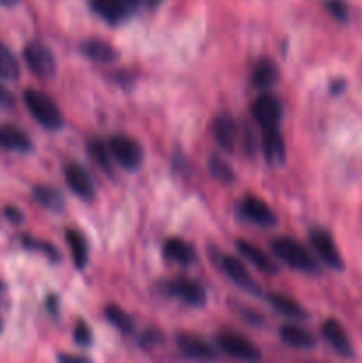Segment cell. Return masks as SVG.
<instances>
[{"label": "cell", "mask_w": 362, "mask_h": 363, "mask_svg": "<svg viewBox=\"0 0 362 363\" xmlns=\"http://www.w3.org/2000/svg\"><path fill=\"white\" fill-rule=\"evenodd\" d=\"M163 255L169 261L177 262V264L190 266L197 261V252L192 247L188 241L181 240V238H170L163 245Z\"/></svg>", "instance_id": "d6986e66"}, {"label": "cell", "mask_w": 362, "mask_h": 363, "mask_svg": "<svg viewBox=\"0 0 362 363\" xmlns=\"http://www.w3.org/2000/svg\"><path fill=\"white\" fill-rule=\"evenodd\" d=\"M109 149L112 158L126 170H137L144 160L142 145L128 135H114L109 140Z\"/></svg>", "instance_id": "277c9868"}, {"label": "cell", "mask_w": 362, "mask_h": 363, "mask_svg": "<svg viewBox=\"0 0 362 363\" xmlns=\"http://www.w3.org/2000/svg\"><path fill=\"white\" fill-rule=\"evenodd\" d=\"M66 243L71 248V259L78 269H84L89 259V247L85 241L84 234L75 229L66 230Z\"/></svg>", "instance_id": "cb8c5ba5"}, {"label": "cell", "mask_w": 362, "mask_h": 363, "mask_svg": "<svg viewBox=\"0 0 362 363\" xmlns=\"http://www.w3.org/2000/svg\"><path fill=\"white\" fill-rule=\"evenodd\" d=\"M23 101L27 105L28 112L32 113V117L43 128H46V130H59V128H62V113H60L57 103L48 94L38 91V89H27L23 92Z\"/></svg>", "instance_id": "6da1fadb"}, {"label": "cell", "mask_w": 362, "mask_h": 363, "mask_svg": "<svg viewBox=\"0 0 362 363\" xmlns=\"http://www.w3.org/2000/svg\"><path fill=\"white\" fill-rule=\"evenodd\" d=\"M279 335L284 344H287L290 347H295V350L309 351L316 346L314 335H311L307 330L300 328L297 325H283L279 330Z\"/></svg>", "instance_id": "44dd1931"}, {"label": "cell", "mask_w": 362, "mask_h": 363, "mask_svg": "<svg viewBox=\"0 0 362 363\" xmlns=\"http://www.w3.org/2000/svg\"><path fill=\"white\" fill-rule=\"evenodd\" d=\"M272 250L277 257L283 262H286L290 268L298 269V272L304 273H318L319 266L314 261L311 254L305 250V247H302L298 241L291 240V238L280 236L277 240L272 241Z\"/></svg>", "instance_id": "7a4b0ae2"}, {"label": "cell", "mask_w": 362, "mask_h": 363, "mask_svg": "<svg viewBox=\"0 0 362 363\" xmlns=\"http://www.w3.org/2000/svg\"><path fill=\"white\" fill-rule=\"evenodd\" d=\"M0 147L13 152H28L32 149V142L21 128L4 124L0 126Z\"/></svg>", "instance_id": "e0dca14e"}, {"label": "cell", "mask_w": 362, "mask_h": 363, "mask_svg": "<svg viewBox=\"0 0 362 363\" xmlns=\"http://www.w3.org/2000/svg\"><path fill=\"white\" fill-rule=\"evenodd\" d=\"M0 332H2V319H0Z\"/></svg>", "instance_id": "b9f144b4"}, {"label": "cell", "mask_w": 362, "mask_h": 363, "mask_svg": "<svg viewBox=\"0 0 362 363\" xmlns=\"http://www.w3.org/2000/svg\"><path fill=\"white\" fill-rule=\"evenodd\" d=\"M20 62L14 57V53L11 52L9 46L0 43V78L14 82L20 78Z\"/></svg>", "instance_id": "484cf974"}, {"label": "cell", "mask_w": 362, "mask_h": 363, "mask_svg": "<svg viewBox=\"0 0 362 363\" xmlns=\"http://www.w3.org/2000/svg\"><path fill=\"white\" fill-rule=\"evenodd\" d=\"M34 199L41 206H45L50 211H62L64 206H66V201H64L62 194H60L57 188L46 186V184H39V186L34 188Z\"/></svg>", "instance_id": "d4e9b609"}, {"label": "cell", "mask_w": 362, "mask_h": 363, "mask_svg": "<svg viewBox=\"0 0 362 363\" xmlns=\"http://www.w3.org/2000/svg\"><path fill=\"white\" fill-rule=\"evenodd\" d=\"M277 80H279V69H277L273 60L261 59L259 62H256L254 69H252V84L256 87L266 91V89L273 87Z\"/></svg>", "instance_id": "603a6c76"}, {"label": "cell", "mask_w": 362, "mask_h": 363, "mask_svg": "<svg viewBox=\"0 0 362 363\" xmlns=\"http://www.w3.org/2000/svg\"><path fill=\"white\" fill-rule=\"evenodd\" d=\"M208 170L216 181L224 184H233L234 183V170L227 162H224L220 156H209L208 160Z\"/></svg>", "instance_id": "83f0119b"}, {"label": "cell", "mask_w": 362, "mask_h": 363, "mask_svg": "<svg viewBox=\"0 0 362 363\" xmlns=\"http://www.w3.org/2000/svg\"><path fill=\"white\" fill-rule=\"evenodd\" d=\"M92 9L106 23L116 25L128 16L131 4L128 0H92Z\"/></svg>", "instance_id": "2e32d148"}, {"label": "cell", "mask_w": 362, "mask_h": 363, "mask_svg": "<svg viewBox=\"0 0 362 363\" xmlns=\"http://www.w3.org/2000/svg\"><path fill=\"white\" fill-rule=\"evenodd\" d=\"M268 301L277 312H280V314L286 315V318L295 319V321H300V319L309 318V314L302 308V305L298 303V301H295L293 298L287 296V294L273 293L268 296Z\"/></svg>", "instance_id": "7402d4cb"}, {"label": "cell", "mask_w": 362, "mask_h": 363, "mask_svg": "<svg viewBox=\"0 0 362 363\" xmlns=\"http://www.w3.org/2000/svg\"><path fill=\"white\" fill-rule=\"evenodd\" d=\"M20 0H0V6L4 7H14Z\"/></svg>", "instance_id": "f35d334b"}, {"label": "cell", "mask_w": 362, "mask_h": 363, "mask_svg": "<svg viewBox=\"0 0 362 363\" xmlns=\"http://www.w3.org/2000/svg\"><path fill=\"white\" fill-rule=\"evenodd\" d=\"M309 241H311L312 248L316 250V254L322 257V261L325 262L329 268L332 269H343L344 262L341 257L339 250H337L336 243H334L332 236H330L329 230L325 229H312L309 233Z\"/></svg>", "instance_id": "52a82bcc"}, {"label": "cell", "mask_w": 362, "mask_h": 363, "mask_svg": "<svg viewBox=\"0 0 362 363\" xmlns=\"http://www.w3.org/2000/svg\"><path fill=\"white\" fill-rule=\"evenodd\" d=\"M23 245L28 248V250H38V252H43V254L46 255V257L50 259V261H55L59 262L60 261V254L59 250H57L53 245L50 243H45V241H38V240H32V238H23Z\"/></svg>", "instance_id": "f546056e"}, {"label": "cell", "mask_w": 362, "mask_h": 363, "mask_svg": "<svg viewBox=\"0 0 362 363\" xmlns=\"http://www.w3.org/2000/svg\"><path fill=\"white\" fill-rule=\"evenodd\" d=\"M23 59L35 77L50 80L57 73V60L52 50L41 41H31L23 48Z\"/></svg>", "instance_id": "3957f363"}, {"label": "cell", "mask_w": 362, "mask_h": 363, "mask_svg": "<svg viewBox=\"0 0 362 363\" xmlns=\"http://www.w3.org/2000/svg\"><path fill=\"white\" fill-rule=\"evenodd\" d=\"M162 2H163V0H148V6L153 9V7H158Z\"/></svg>", "instance_id": "ab89813d"}, {"label": "cell", "mask_w": 362, "mask_h": 363, "mask_svg": "<svg viewBox=\"0 0 362 363\" xmlns=\"http://www.w3.org/2000/svg\"><path fill=\"white\" fill-rule=\"evenodd\" d=\"M13 105V96H11V92L7 91V89H4L2 85H0V106H11Z\"/></svg>", "instance_id": "e575fe53"}, {"label": "cell", "mask_w": 362, "mask_h": 363, "mask_svg": "<svg viewBox=\"0 0 362 363\" xmlns=\"http://www.w3.org/2000/svg\"><path fill=\"white\" fill-rule=\"evenodd\" d=\"M73 337H75V342H77L80 347L91 346V344H92L91 326H89L87 323L84 321V319H80V321L77 323V326H75Z\"/></svg>", "instance_id": "4dcf8cb0"}, {"label": "cell", "mask_w": 362, "mask_h": 363, "mask_svg": "<svg viewBox=\"0 0 362 363\" xmlns=\"http://www.w3.org/2000/svg\"><path fill=\"white\" fill-rule=\"evenodd\" d=\"M60 362H89V358L75 357V354H59Z\"/></svg>", "instance_id": "8d00e7d4"}, {"label": "cell", "mask_w": 362, "mask_h": 363, "mask_svg": "<svg viewBox=\"0 0 362 363\" xmlns=\"http://www.w3.org/2000/svg\"><path fill=\"white\" fill-rule=\"evenodd\" d=\"M213 137H215L216 144L226 151H234L238 142V124L233 117L220 116L213 121Z\"/></svg>", "instance_id": "9a60e30c"}, {"label": "cell", "mask_w": 362, "mask_h": 363, "mask_svg": "<svg viewBox=\"0 0 362 363\" xmlns=\"http://www.w3.org/2000/svg\"><path fill=\"white\" fill-rule=\"evenodd\" d=\"M252 117L263 128H277L283 119V105L273 94H261L252 105Z\"/></svg>", "instance_id": "ba28073f"}, {"label": "cell", "mask_w": 362, "mask_h": 363, "mask_svg": "<svg viewBox=\"0 0 362 363\" xmlns=\"http://www.w3.org/2000/svg\"><path fill=\"white\" fill-rule=\"evenodd\" d=\"M165 293L169 296H176L192 307H202L206 303V289L195 280L187 277H177L165 284Z\"/></svg>", "instance_id": "8992f818"}, {"label": "cell", "mask_w": 362, "mask_h": 363, "mask_svg": "<svg viewBox=\"0 0 362 363\" xmlns=\"http://www.w3.org/2000/svg\"><path fill=\"white\" fill-rule=\"evenodd\" d=\"M325 6H327V11H329L336 20L339 21L348 20V6L344 0H327Z\"/></svg>", "instance_id": "1f68e13d"}, {"label": "cell", "mask_w": 362, "mask_h": 363, "mask_svg": "<svg viewBox=\"0 0 362 363\" xmlns=\"http://www.w3.org/2000/svg\"><path fill=\"white\" fill-rule=\"evenodd\" d=\"M4 215H6L7 220H9V222H13V223L23 222V213H21L18 208H13V206H7L6 211H4Z\"/></svg>", "instance_id": "836d02e7"}, {"label": "cell", "mask_w": 362, "mask_h": 363, "mask_svg": "<svg viewBox=\"0 0 362 363\" xmlns=\"http://www.w3.org/2000/svg\"><path fill=\"white\" fill-rule=\"evenodd\" d=\"M89 155H91V158L94 160L105 172H114L112 155H110L109 144H103L102 140H91L89 142Z\"/></svg>", "instance_id": "f1b7e54d"}, {"label": "cell", "mask_w": 362, "mask_h": 363, "mask_svg": "<svg viewBox=\"0 0 362 363\" xmlns=\"http://www.w3.org/2000/svg\"><path fill=\"white\" fill-rule=\"evenodd\" d=\"M344 85L346 84H344L343 80H337V82H334L332 87H330V91H332V94H339V92L344 89Z\"/></svg>", "instance_id": "74e56055"}, {"label": "cell", "mask_w": 362, "mask_h": 363, "mask_svg": "<svg viewBox=\"0 0 362 363\" xmlns=\"http://www.w3.org/2000/svg\"><path fill=\"white\" fill-rule=\"evenodd\" d=\"M128 2H130V4H131V7H135V6H137V4H138V2H141V0H128Z\"/></svg>", "instance_id": "60d3db41"}, {"label": "cell", "mask_w": 362, "mask_h": 363, "mask_svg": "<svg viewBox=\"0 0 362 363\" xmlns=\"http://www.w3.org/2000/svg\"><path fill=\"white\" fill-rule=\"evenodd\" d=\"M220 264H222L224 273L236 284L240 289H243L245 293L254 294V296H259L261 294V287L259 284L252 279V275L248 273V269L241 264V261H238L233 255H224L220 259Z\"/></svg>", "instance_id": "9c48e42d"}, {"label": "cell", "mask_w": 362, "mask_h": 363, "mask_svg": "<svg viewBox=\"0 0 362 363\" xmlns=\"http://www.w3.org/2000/svg\"><path fill=\"white\" fill-rule=\"evenodd\" d=\"M241 213L247 216L248 220H252L254 223L263 227H272L277 223L275 213L270 209V206L266 202H263L261 199L256 197V195H247L241 202Z\"/></svg>", "instance_id": "5bb4252c"}, {"label": "cell", "mask_w": 362, "mask_h": 363, "mask_svg": "<svg viewBox=\"0 0 362 363\" xmlns=\"http://www.w3.org/2000/svg\"><path fill=\"white\" fill-rule=\"evenodd\" d=\"M80 50L87 59L98 64H112L119 59V52L103 39H87V41L82 43Z\"/></svg>", "instance_id": "ac0fdd59"}, {"label": "cell", "mask_w": 362, "mask_h": 363, "mask_svg": "<svg viewBox=\"0 0 362 363\" xmlns=\"http://www.w3.org/2000/svg\"><path fill=\"white\" fill-rule=\"evenodd\" d=\"M322 335L325 337L327 342L330 344V347H332L339 357H353V346H351L350 339H348L346 332H344V328L341 326L339 321H336V319H327L322 325Z\"/></svg>", "instance_id": "4fadbf2b"}, {"label": "cell", "mask_w": 362, "mask_h": 363, "mask_svg": "<svg viewBox=\"0 0 362 363\" xmlns=\"http://www.w3.org/2000/svg\"><path fill=\"white\" fill-rule=\"evenodd\" d=\"M176 346L185 357L195 358V360H215L219 357L212 344L192 333H177Z\"/></svg>", "instance_id": "8fae6325"}, {"label": "cell", "mask_w": 362, "mask_h": 363, "mask_svg": "<svg viewBox=\"0 0 362 363\" xmlns=\"http://www.w3.org/2000/svg\"><path fill=\"white\" fill-rule=\"evenodd\" d=\"M46 305H48L50 312H57L59 311V298H57L55 294H50V296L46 298Z\"/></svg>", "instance_id": "d590c367"}, {"label": "cell", "mask_w": 362, "mask_h": 363, "mask_svg": "<svg viewBox=\"0 0 362 363\" xmlns=\"http://www.w3.org/2000/svg\"><path fill=\"white\" fill-rule=\"evenodd\" d=\"M261 147L265 160L270 165L280 167L286 162V142L279 128H265L261 138Z\"/></svg>", "instance_id": "7c38bea8"}, {"label": "cell", "mask_w": 362, "mask_h": 363, "mask_svg": "<svg viewBox=\"0 0 362 363\" xmlns=\"http://www.w3.org/2000/svg\"><path fill=\"white\" fill-rule=\"evenodd\" d=\"M64 177H66V183L70 186V190L73 191L77 197L84 199V201H91L96 195V186L94 181H92L91 174L84 169L78 163H70L64 169Z\"/></svg>", "instance_id": "30bf717a"}, {"label": "cell", "mask_w": 362, "mask_h": 363, "mask_svg": "<svg viewBox=\"0 0 362 363\" xmlns=\"http://www.w3.org/2000/svg\"><path fill=\"white\" fill-rule=\"evenodd\" d=\"M236 248L247 261H251L252 264L258 269H261V272L270 273V275H275V273L279 272V266L272 261V257H270L268 254H265L259 247H256L254 243H248V241L245 240H238Z\"/></svg>", "instance_id": "ffe728a7"}, {"label": "cell", "mask_w": 362, "mask_h": 363, "mask_svg": "<svg viewBox=\"0 0 362 363\" xmlns=\"http://www.w3.org/2000/svg\"><path fill=\"white\" fill-rule=\"evenodd\" d=\"M105 318L110 325L116 326V328L121 330L123 333H131L135 330L133 319L130 318L128 312H124L123 308H119L117 305H109V307L105 308Z\"/></svg>", "instance_id": "4316f807"}, {"label": "cell", "mask_w": 362, "mask_h": 363, "mask_svg": "<svg viewBox=\"0 0 362 363\" xmlns=\"http://www.w3.org/2000/svg\"><path fill=\"white\" fill-rule=\"evenodd\" d=\"M216 344H219V347L224 353L233 358H238V360L256 362L261 360L263 357L261 351H259V347L254 342H251L245 337L236 335V333H220L216 337Z\"/></svg>", "instance_id": "5b68a950"}, {"label": "cell", "mask_w": 362, "mask_h": 363, "mask_svg": "<svg viewBox=\"0 0 362 363\" xmlns=\"http://www.w3.org/2000/svg\"><path fill=\"white\" fill-rule=\"evenodd\" d=\"M162 340H163L162 333L156 332V330H148V332L142 333V337H141V344H142V346H144V347L155 346V344L162 342Z\"/></svg>", "instance_id": "d6a6232c"}]
</instances>
